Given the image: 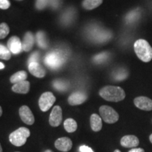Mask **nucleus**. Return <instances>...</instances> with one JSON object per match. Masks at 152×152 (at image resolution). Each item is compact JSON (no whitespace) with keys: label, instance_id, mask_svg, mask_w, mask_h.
<instances>
[{"label":"nucleus","instance_id":"obj_1","mask_svg":"<svg viewBox=\"0 0 152 152\" xmlns=\"http://www.w3.org/2000/svg\"><path fill=\"white\" fill-rule=\"evenodd\" d=\"M99 95L108 102H118L125 98L124 90L118 86L108 85L102 87L99 90Z\"/></svg>","mask_w":152,"mask_h":152},{"label":"nucleus","instance_id":"obj_2","mask_svg":"<svg viewBox=\"0 0 152 152\" xmlns=\"http://www.w3.org/2000/svg\"><path fill=\"white\" fill-rule=\"evenodd\" d=\"M134 51L142 61L148 63L152 60V47L144 39H139L134 43Z\"/></svg>","mask_w":152,"mask_h":152},{"label":"nucleus","instance_id":"obj_3","mask_svg":"<svg viewBox=\"0 0 152 152\" xmlns=\"http://www.w3.org/2000/svg\"><path fill=\"white\" fill-rule=\"evenodd\" d=\"M30 135L29 129L21 127L9 134V141L16 147H21L26 143L27 139Z\"/></svg>","mask_w":152,"mask_h":152},{"label":"nucleus","instance_id":"obj_4","mask_svg":"<svg viewBox=\"0 0 152 152\" xmlns=\"http://www.w3.org/2000/svg\"><path fill=\"white\" fill-rule=\"evenodd\" d=\"M65 61V55L58 51L49 53L45 57V63L46 65L52 69L59 68L63 66Z\"/></svg>","mask_w":152,"mask_h":152},{"label":"nucleus","instance_id":"obj_5","mask_svg":"<svg viewBox=\"0 0 152 152\" xmlns=\"http://www.w3.org/2000/svg\"><path fill=\"white\" fill-rule=\"evenodd\" d=\"M99 113L104 122L109 124L116 123L119 119V115L113 108L109 106H102L99 108Z\"/></svg>","mask_w":152,"mask_h":152},{"label":"nucleus","instance_id":"obj_6","mask_svg":"<svg viewBox=\"0 0 152 152\" xmlns=\"http://www.w3.org/2000/svg\"><path fill=\"white\" fill-rule=\"evenodd\" d=\"M56 102V97L53 93L47 92L41 95L39 99V106L42 111L46 112L54 105Z\"/></svg>","mask_w":152,"mask_h":152},{"label":"nucleus","instance_id":"obj_7","mask_svg":"<svg viewBox=\"0 0 152 152\" xmlns=\"http://www.w3.org/2000/svg\"><path fill=\"white\" fill-rule=\"evenodd\" d=\"M134 104L136 107L143 111H152V100L147 96H137L134 99Z\"/></svg>","mask_w":152,"mask_h":152},{"label":"nucleus","instance_id":"obj_8","mask_svg":"<svg viewBox=\"0 0 152 152\" xmlns=\"http://www.w3.org/2000/svg\"><path fill=\"white\" fill-rule=\"evenodd\" d=\"M49 124L53 127H58L62 121V109L59 106L53 108L49 116Z\"/></svg>","mask_w":152,"mask_h":152},{"label":"nucleus","instance_id":"obj_9","mask_svg":"<svg viewBox=\"0 0 152 152\" xmlns=\"http://www.w3.org/2000/svg\"><path fill=\"white\" fill-rule=\"evenodd\" d=\"M19 115L20 118L26 124L31 125L35 122V118L31 110L27 106H22L19 109Z\"/></svg>","mask_w":152,"mask_h":152},{"label":"nucleus","instance_id":"obj_10","mask_svg":"<svg viewBox=\"0 0 152 152\" xmlns=\"http://www.w3.org/2000/svg\"><path fill=\"white\" fill-rule=\"evenodd\" d=\"M8 48L9 51L14 54H18L23 50L22 42H20V39L17 36H13L9 39L8 43Z\"/></svg>","mask_w":152,"mask_h":152},{"label":"nucleus","instance_id":"obj_11","mask_svg":"<svg viewBox=\"0 0 152 152\" xmlns=\"http://www.w3.org/2000/svg\"><path fill=\"white\" fill-rule=\"evenodd\" d=\"M87 99V95L84 92H75L71 94L68 99V104L71 106L80 105Z\"/></svg>","mask_w":152,"mask_h":152},{"label":"nucleus","instance_id":"obj_12","mask_svg":"<svg viewBox=\"0 0 152 152\" xmlns=\"http://www.w3.org/2000/svg\"><path fill=\"white\" fill-rule=\"evenodd\" d=\"M73 143L71 140L68 137L58 138L55 142V147L63 152H68L71 149Z\"/></svg>","mask_w":152,"mask_h":152},{"label":"nucleus","instance_id":"obj_13","mask_svg":"<svg viewBox=\"0 0 152 152\" xmlns=\"http://www.w3.org/2000/svg\"><path fill=\"white\" fill-rule=\"evenodd\" d=\"M28 70L30 73L35 77L42 78L46 75V71L38 62H33L28 64Z\"/></svg>","mask_w":152,"mask_h":152},{"label":"nucleus","instance_id":"obj_14","mask_svg":"<svg viewBox=\"0 0 152 152\" xmlns=\"http://www.w3.org/2000/svg\"><path fill=\"white\" fill-rule=\"evenodd\" d=\"M139 139L134 135H125L121 140V144L123 147L134 148L139 145Z\"/></svg>","mask_w":152,"mask_h":152},{"label":"nucleus","instance_id":"obj_15","mask_svg":"<svg viewBox=\"0 0 152 152\" xmlns=\"http://www.w3.org/2000/svg\"><path fill=\"white\" fill-rule=\"evenodd\" d=\"M34 42H35V38L33 34L30 32H28L25 34L23 39L22 42L23 50L25 52H29L31 50L32 47H33Z\"/></svg>","mask_w":152,"mask_h":152},{"label":"nucleus","instance_id":"obj_16","mask_svg":"<svg viewBox=\"0 0 152 152\" xmlns=\"http://www.w3.org/2000/svg\"><path fill=\"white\" fill-rule=\"evenodd\" d=\"M30 83L28 81H22L13 85L12 90L18 94H27L30 90Z\"/></svg>","mask_w":152,"mask_h":152},{"label":"nucleus","instance_id":"obj_17","mask_svg":"<svg viewBox=\"0 0 152 152\" xmlns=\"http://www.w3.org/2000/svg\"><path fill=\"white\" fill-rule=\"evenodd\" d=\"M91 128L94 132H99L102 128V118L96 113H93L90 117Z\"/></svg>","mask_w":152,"mask_h":152},{"label":"nucleus","instance_id":"obj_18","mask_svg":"<svg viewBox=\"0 0 152 152\" xmlns=\"http://www.w3.org/2000/svg\"><path fill=\"white\" fill-rule=\"evenodd\" d=\"M102 2L103 0H84L82 5L86 10H92L99 7Z\"/></svg>","mask_w":152,"mask_h":152},{"label":"nucleus","instance_id":"obj_19","mask_svg":"<svg viewBox=\"0 0 152 152\" xmlns=\"http://www.w3.org/2000/svg\"><path fill=\"white\" fill-rule=\"evenodd\" d=\"M36 39L38 46L42 49H47L48 47V39L45 33L42 31L38 32L36 35Z\"/></svg>","mask_w":152,"mask_h":152},{"label":"nucleus","instance_id":"obj_20","mask_svg":"<svg viewBox=\"0 0 152 152\" xmlns=\"http://www.w3.org/2000/svg\"><path fill=\"white\" fill-rule=\"evenodd\" d=\"M27 77H28L27 73L24 71H20L17 72V73L14 74V75L11 76L10 78V81L11 83H14V84H16V83H20V82L26 80Z\"/></svg>","mask_w":152,"mask_h":152},{"label":"nucleus","instance_id":"obj_21","mask_svg":"<svg viewBox=\"0 0 152 152\" xmlns=\"http://www.w3.org/2000/svg\"><path fill=\"white\" fill-rule=\"evenodd\" d=\"M53 86L57 91L59 92H64L67 90L69 87V83L64 80L57 79L53 82Z\"/></svg>","mask_w":152,"mask_h":152},{"label":"nucleus","instance_id":"obj_22","mask_svg":"<svg viewBox=\"0 0 152 152\" xmlns=\"http://www.w3.org/2000/svg\"><path fill=\"white\" fill-rule=\"evenodd\" d=\"M128 72L122 68L115 70L113 73V78L117 81L124 80L128 78Z\"/></svg>","mask_w":152,"mask_h":152},{"label":"nucleus","instance_id":"obj_23","mask_svg":"<svg viewBox=\"0 0 152 152\" xmlns=\"http://www.w3.org/2000/svg\"><path fill=\"white\" fill-rule=\"evenodd\" d=\"M64 128L68 132H73L77 130V122L73 118H68L64 121Z\"/></svg>","mask_w":152,"mask_h":152},{"label":"nucleus","instance_id":"obj_24","mask_svg":"<svg viewBox=\"0 0 152 152\" xmlns=\"http://www.w3.org/2000/svg\"><path fill=\"white\" fill-rule=\"evenodd\" d=\"M11 56V54L9 49L4 45H0V58L7 61L10 59Z\"/></svg>","mask_w":152,"mask_h":152},{"label":"nucleus","instance_id":"obj_25","mask_svg":"<svg viewBox=\"0 0 152 152\" xmlns=\"http://www.w3.org/2000/svg\"><path fill=\"white\" fill-rule=\"evenodd\" d=\"M109 54L107 52L101 53V54H99L94 56L93 61L96 63V64H102V63L105 62L109 58Z\"/></svg>","mask_w":152,"mask_h":152},{"label":"nucleus","instance_id":"obj_26","mask_svg":"<svg viewBox=\"0 0 152 152\" xmlns=\"http://www.w3.org/2000/svg\"><path fill=\"white\" fill-rule=\"evenodd\" d=\"M9 26L5 23H2L0 24V39H4L9 35Z\"/></svg>","mask_w":152,"mask_h":152},{"label":"nucleus","instance_id":"obj_27","mask_svg":"<svg viewBox=\"0 0 152 152\" xmlns=\"http://www.w3.org/2000/svg\"><path fill=\"white\" fill-rule=\"evenodd\" d=\"M50 0H37L36 1V7L39 10H42L44 8L47 7V5L49 4Z\"/></svg>","mask_w":152,"mask_h":152},{"label":"nucleus","instance_id":"obj_28","mask_svg":"<svg viewBox=\"0 0 152 152\" xmlns=\"http://www.w3.org/2000/svg\"><path fill=\"white\" fill-rule=\"evenodd\" d=\"M39 59V53L37 52H34L33 54L30 56L29 59H28V64H30V63H33V62H38Z\"/></svg>","mask_w":152,"mask_h":152},{"label":"nucleus","instance_id":"obj_29","mask_svg":"<svg viewBox=\"0 0 152 152\" xmlns=\"http://www.w3.org/2000/svg\"><path fill=\"white\" fill-rule=\"evenodd\" d=\"M11 6V3L9 0H0V9H9Z\"/></svg>","mask_w":152,"mask_h":152},{"label":"nucleus","instance_id":"obj_30","mask_svg":"<svg viewBox=\"0 0 152 152\" xmlns=\"http://www.w3.org/2000/svg\"><path fill=\"white\" fill-rule=\"evenodd\" d=\"M60 0H50V1H49V4L52 6V8L55 9L58 8V7L60 6Z\"/></svg>","mask_w":152,"mask_h":152},{"label":"nucleus","instance_id":"obj_31","mask_svg":"<svg viewBox=\"0 0 152 152\" xmlns=\"http://www.w3.org/2000/svg\"><path fill=\"white\" fill-rule=\"evenodd\" d=\"M80 152H94L92 148L87 147L86 145H82L79 147Z\"/></svg>","mask_w":152,"mask_h":152},{"label":"nucleus","instance_id":"obj_32","mask_svg":"<svg viewBox=\"0 0 152 152\" xmlns=\"http://www.w3.org/2000/svg\"><path fill=\"white\" fill-rule=\"evenodd\" d=\"M128 152H144V150L142 148H133Z\"/></svg>","mask_w":152,"mask_h":152},{"label":"nucleus","instance_id":"obj_33","mask_svg":"<svg viewBox=\"0 0 152 152\" xmlns=\"http://www.w3.org/2000/svg\"><path fill=\"white\" fill-rule=\"evenodd\" d=\"M4 67H5L4 64L3 63L0 62V69H3V68H4Z\"/></svg>","mask_w":152,"mask_h":152},{"label":"nucleus","instance_id":"obj_34","mask_svg":"<svg viewBox=\"0 0 152 152\" xmlns=\"http://www.w3.org/2000/svg\"><path fill=\"white\" fill-rule=\"evenodd\" d=\"M2 109H1V107L0 106V117H1V115H2Z\"/></svg>","mask_w":152,"mask_h":152},{"label":"nucleus","instance_id":"obj_35","mask_svg":"<svg viewBox=\"0 0 152 152\" xmlns=\"http://www.w3.org/2000/svg\"><path fill=\"white\" fill-rule=\"evenodd\" d=\"M149 140H150V142H151V143L152 144V134L149 136Z\"/></svg>","mask_w":152,"mask_h":152},{"label":"nucleus","instance_id":"obj_36","mask_svg":"<svg viewBox=\"0 0 152 152\" xmlns=\"http://www.w3.org/2000/svg\"><path fill=\"white\" fill-rule=\"evenodd\" d=\"M3 150H2V147H1V144H0V152H2Z\"/></svg>","mask_w":152,"mask_h":152},{"label":"nucleus","instance_id":"obj_37","mask_svg":"<svg viewBox=\"0 0 152 152\" xmlns=\"http://www.w3.org/2000/svg\"><path fill=\"white\" fill-rule=\"evenodd\" d=\"M114 152H121V151H120L118 149H116V150H115V151H114Z\"/></svg>","mask_w":152,"mask_h":152},{"label":"nucleus","instance_id":"obj_38","mask_svg":"<svg viewBox=\"0 0 152 152\" xmlns=\"http://www.w3.org/2000/svg\"><path fill=\"white\" fill-rule=\"evenodd\" d=\"M45 152H52L51 150H47V151H45Z\"/></svg>","mask_w":152,"mask_h":152}]
</instances>
